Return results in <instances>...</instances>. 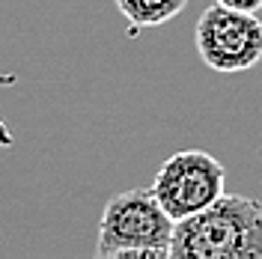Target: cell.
I'll return each instance as SVG.
<instances>
[{
    "label": "cell",
    "mask_w": 262,
    "mask_h": 259,
    "mask_svg": "<svg viewBox=\"0 0 262 259\" xmlns=\"http://www.w3.org/2000/svg\"><path fill=\"white\" fill-rule=\"evenodd\" d=\"M170 259H262V203L224 194L176 221Z\"/></svg>",
    "instance_id": "6da1fadb"
},
{
    "label": "cell",
    "mask_w": 262,
    "mask_h": 259,
    "mask_svg": "<svg viewBox=\"0 0 262 259\" xmlns=\"http://www.w3.org/2000/svg\"><path fill=\"white\" fill-rule=\"evenodd\" d=\"M176 221L164 211L152 188L114 194L101 211L96 239L98 259H167Z\"/></svg>",
    "instance_id": "7a4b0ae2"
},
{
    "label": "cell",
    "mask_w": 262,
    "mask_h": 259,
    "mask_svg": "<svg viewBox=\"0 0 262 259\" xmlns=\"http://www.w3.org/2000/svg\"><path fill=\"white\" fill-rule=\"evenodd\" d=\"M196 51L214 72H247L262 60V21L256 12L212 3L196 21Z\"/></svg>",
    "instance_id": "3957f363"
},
{
    "label": "cell",
    "mask_w": 262,
    "mask_h": 259,
    "mask_svg": "<svg viewBox=\"0 0 262 259\" xmlns=\"http://www.w3.org/2000/svg\"><path fill=\"white\" fill-rule=\"evenodd\" d=\"M224 185H227V170L214 155L200 149H185L161 164L152 191L164 211L173 221H182L212 206L217 197H224Z\"/></svg>",
    "instance_id": "277c9868"
},
{
    "label": "cell",
    "mask_w": 262,
    "mask_h": 259,
    "mask_svg": "<svg viewBox=\"0 0 262 259\" xmlns=\"http://www.w3.org/2000/svg\"><path fill=\"white\" fill-rule=\"evenodd\" d=\"M114 3L122 12V18L131 24V30L161 27L188 6V0H114Z\"/></svg>",
    "instance_id": "5b68a950"
},
{
    "label": "cell",
    "mask_w": 262,
    "mask_h": 259,
    "mask_svg": "<svg viewBox=\"0 0 262 259\" xmlns=\"http://www.w3.org/2000/svg\"><path fill=\"white\" fill-rule=\"evenodd\" d=\"M214 3H224L229 9H242V12H259L262 0H214Z\"/></svg>",
    "instance_id": "8992f818"
}]
</instances>
